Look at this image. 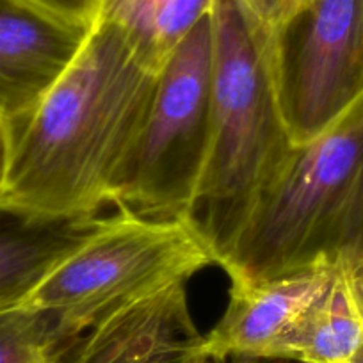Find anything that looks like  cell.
I'll return each mask as SVG.
<instances>
[{
  "label": "cell",
  "mask_w": 363,
  "mask_h": 363,
  "mask_svg": "<svg viewBox=\"0 0 363 363\" xmlns=\"http://www.w3.org/2000/svg\"><path fill=\"white\" fill-rule=\"evenodd\" d=\"M62 354L54 315L27 305L0 312V363H59Z\"/></svg>",
  "instance_id": "13"
},
{
  "label": "cell",
  "mask_w": 363,
  "mask_h": 363,
  "mask_svg": "<svg viewBox=\"0 0 363 363\" xmlns=\"http://www.w3.org/2000/svg\"><path fill=\"white\" fill-rule=\"evenodd\" d=\"M157 72L107 20L29 118L11 132L2 203L45 214H93L148 113Z\"/></svg>",
  "instance_id": "1"
},
{
  "label": "cell",
  "mask_w": 363,
  "mask_h": 363,
  "mask_svg": "<svg viewBox=\"0 0 363 363\" xmlns=\"http://www.w3.org/2000/svg\"><path fill=\"white\" fill-rule=\"evenodd\" d=\"M59 363H212L186 281L118 308L84 331Z\"/></svg>",
  "instance_id": "7"
},
{
  "label": "cell",
  "mask_w": 363,
  "mask_h": 363,
  "mask_svg": "<svg viewBox=\"0 0 363 363\" xmlns=\"http://www.w3.org/2000/svg\"><path fill=\"white\" fill-rule=\"evenodd\" d=\"M211 146L187 223L221 265L294 143L272 87L267 27L242 0H214Z\"/></svg>",
  "instance_id": "3"
},
{
  "label": "cell",
  "mask_w": 363,
  "mask_h": 363,
  "mask_svg": "<svg viewBox=\"0 0 363 363\" xmlns=\"http://www.w3.org/2000/svg\"><path fill=\"white\" fill-rule=\"evenodd\" d=\"M212 75L211 11L157 72L148 113L111 184L120 214L187 221L211 146Z\"/></svg>",
  "instance_id": "4"
},
{
  "label": "cell",
  "mask_w": 363,
  "mask_h": 363,
  "mask_svg": "<svg viewBox=\"0 0 363 363\" xmlns=\"http://www.w3.org/2000/svg\"><path fill=\"white\" fill-rule=\"evenodd\" d=\"M363 262V99L294 145L255 203L221 267L253 285L313 267Z\"/></svg>",
  "instance_id": "2"
},
{
  "label": "cell",
  "mask_w": 363,
  "mask_h": 363,
  "mask_svg": "<svg viewBox=\"0 0 363 363\" xmlns=\"http://www.w3.org/2000/svg\"><path fill=\"white\" fill-rule=\"evenodd\" d=\"M211 264L214 255L187 221H146L118 212L45 278L26 305L54 315L66 352L106 315L187 284Z\"/></svg>",
  "instance_id": "5"
},
{
  "label": "cell",
  "mask_w": 363,
  "mask_h": 363,
  "mask_svg": "<svg viewBox=\"0 0 363 363\" xmlns=\"http://www.w3.org/2000/svg\"><path fill=\"white\" fill-rule=\"evenodd\" d=\"M33 8L62 22L93 29L99 22L104 0H23Z\"/></svg>",
  "instance_id": "14"
},
{
  "label": "cell",
  "mask_w": 363,
  "mask_h": 363,
  "mask_svg": "<svg viewBox=\"0 0 363 363\" xmlns=\"http://www.w3.org/2000/svg\"><path fill=\"white\" fill-rule=\"evenodd\" d=\"M212 6L214 0H104L99 20L120 27L139 57L159 72Z\"/></svg>",
  "instance_id": "12"
},
{
  "label": "cell",
  "mask_w": 363,
  "mask_h": 363,
  "mask_svg": "<svg viewBox=\"0 0 363 363\" xmlns=\"http://www.w3.org/2000/svg\"><path fill=\"white\" fill-rule=\"evenodd\" d=\"M338 269L313 267L253 285H232L230 301L207 338L212 363L235 354L271 356L303 310Z\"/></svg>",
  "instance_id": "9"
},
{
  "label": "cell",
  "mask_w": 363,
  "mask_h": 363,
  "mask_svg": "<svg viewBox=\"0 0 363 363\" xmlns=\"http://www.w3.org/2000/svg\"><path fill=\"white\" fill-rule=\"evenodd\" d=\"M219 363H303L298 359L281 358V356H251V354H235L223 359Z\"/></svg>",
  "instance_id": "17"
},
{
  "label": "cell",
  "mask_w": 363,
  "mask_h": 363,
  "mask_svg": "<svg viewBox=\"0 0 363 363\" xmlns=\"http://www.w3.org/2000/svg\"><path fill=\"white\" fill-rule=\"evenodd\" d=\"M363 342V315L349 271L338 269L328 287L303 310L271 356L303 363H347Z\"/></svg>",
  "instance_id": "11"
},
{
  "label": "cell",
  "mask_w": 363,
  "mask_h": 363,
  "mask_svg": "<svg viewBox=\"0 0 363 363\" xmlns=\"http://www.w3.org/2000/svg\"><path fill=\"white\" fill-rule=\"evenodd\" d=\"M347 363H363V342L358 345V349H356L354 354L349 358Z\"/></svg>",
  "instance_id": "19"
},
{
  "label": "cell",
  "mask_w": 363,
  "mask_h": 363,
  "mask_svg": "<svg viewBox=\"0 0 363 363\" xmlns=\"http://www.w3.org/2000/svg\"><path fill=\"white\" fill-rule=\"evenodd\" d=\"M109 218L45 214L0 203V312L29 301L45 278Z\"/></svg>",
  "instance_id": "10"
},
{
  "label": "cell",
  "mask_w": 363,
  "mask_h": 363,
  "mask_svg": "<svg viewBox=\"0 0 363 363\" xmlns=\"http://www.w3.org/2000/svg\"><path fill=\"white\" fill-rule=\"evenodd\" d=\"M272 87L294 145L363 99V0H296L267 27Z\"/></svg>",
  "instance_id": "6"
},
{
  "label": "cell",
  "mask_w": 363,
  "mask_h": 363,
  "mask_svg": "<svg viewBox=\"0 0 363 363\" xmlns=\"http://www.w3.org/2000/svg\"><path fill=\"white\" fill-rule=\"evenodd\" d=\"M9 157H11V134H9V128L0 121V203L6 193Z\"/></svg>",
  "instance_id": "16"
},
{
  "label": "cell",
  "mask_w": 363,
  "mask_h": 363,
  "mask_svg": "<svg viewBox=\"0 0 363 363\" xmlns=\"http://www.w3.org/2000/svg\"><path fill=\"white\" fill-rule=\"evenodd\" d=\"M244 4L251 9L253 15L258 16L265 27L277 22L296 0H242Z\"/></svg>",
  "instance_id": "15"
},
{
  "label": "cell",
  "mask_w": 363,
  "mask_h": 363,
  "mask_svg": "<svg viewBox=\"0 0 363 363\" xmlns=\"http://www.w3.org/2000/svg\"><path fill=\"white\" fill-rule=\"evenodd\" d=\"M89 33L23 0H0V121L9 134L65 75Z\"/></svg>",
  "instance_id": "8"
},
{
  "label": "cell",
  "mask_w": 363,
  "mask_h": 363,
  "mask_svg": "<svg viewBox=\"0 0 363 363\" xmlns=\"http://www.w3.org/2000/svg\"><path fill=\"white\" fill-rule=\"evenodd\" d=\"M349 284H351L352 294H354L358 308L363 315V262L356 265L352 271H349Z\"/></svg>",
  "instance_id": "18"
}]
</instances>
